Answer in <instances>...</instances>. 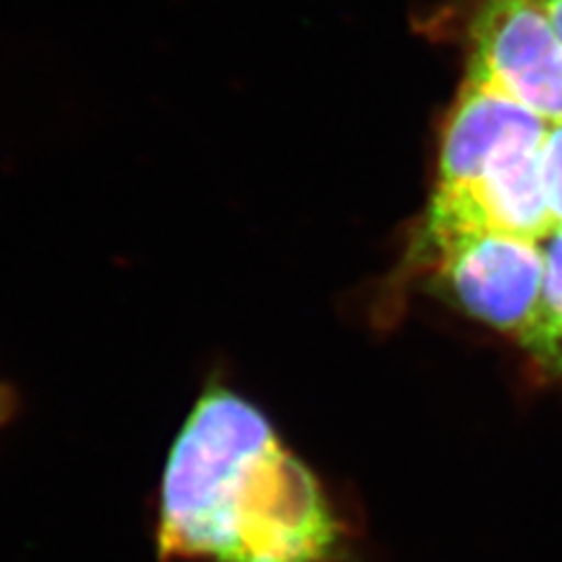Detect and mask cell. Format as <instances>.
Listing matches in <instances>:
<instances>
[{"mask_svg": "<svg viewBox=\"0 0 562 562\" xmlns=\"http://www.w3.org/2000/svg\"><path fill=\"white\" fill-rule=\"evenodd\" d=\"M165 562H347L319 479L251 401L209 384L171 443L157 499Z\"/></svg>", "mask_w": 562, "mask_h": 562, "instance_id": "6da1fadb", "label": "cell"}, {"mask_svg": "<svg viewBox=\"0 0 562 562\" xmlns=\"http://www.w3.org/2000/svg\"><path fill=\"white\" fill-rule=\"evenodd\" d=\"M549 127L520 103L464 82L443 132L422 249L469 233L547 239L553 223L541 146Z\"/></svg>", "mask_w": 562, "mask_h": 562, "instance_id": "7a4b0ae2", "label": "cell"}, {"mask_svg": "<svg viewBox=\"0 0 562 562\" xmlns=\"http://www.w3.org/2000/svg\"><path fill=\"white\" fill-rule=\"evenodd\" d=\"M450 301L518 345L539 316L547 249L539 239L469 233L438 241L425 251Z\"/></svg>", "mask_w": 562, "mask_h": 562, "instance_id": "3957f363", "label": "cell"}, {"mask_svg": "<svg viewBox=\"0 0 562 562\" xmlns=\"http://www.w3.org/2000/svg\"><path fill=\"white\" fill-rule=\"evenodd\" d=\"M562 122V41L539 0H485L471 26L467 80Z\"/></svg>", "mask_w": 562, "mask_h": 562, "instance_id": "277c9868", "label": "cell"}, {"mask_svg": "<svg viewBox=\"0 0 562 562\" xmlns=\"http://www.w3.org/2000/svg\"><path fill=\"white\" fill-rule=\"evenodd\" d=\"M547 249V281L539 316L520 347L530 355L547 375L562 380V231H553L543 239Z\"/></svg>", "mask_w": 562, "mask_h": 562, "instance_id": "5b68a950", "label": "cell"}, {"mask_svg": "<svg viewBox=\"0 0 562 562\" xmlns=\"http://www.w3.org/2000/svg\"><path fill=\"white\" fill-rule=\"evenodd\" d=\"M541 173L553 231H562V122L551 125L543 138Z\"/></svg>", "mask_w": 562, "mask_h": 562, "instance_id": "8992f818", "label": "cell"}, {"mask_svg": "<svg viewBox=\"0 0 562 562\" xmlns=\"http://www.w3.org/2000/svg\"><path fill=\"white\" fill-rule=\"evenodd\" d=\"M14 411H16V396L8 384L0 382V427H3L5 422L14 415Z\"/></svg>", "mask_w": 562, "mask_h": 562, "instance_id": "52a82bcc", "label": "cell"}, {"mask_svg": "<svg viewBox=\"0 0 562 562\" xmlns=\"http://www.w3.org/2000/svg\"><path fill=\"white\" fill-rule=\"evenodd\" d=\"M539 3L543 5V10L549 12L551 22H553V26L560 35V41H562V0H539Z\"/></svg>", "mask_w": 562, "mask_h": 562, "instance_id": "ba28073f", "label": "cell"}]
</instances>
